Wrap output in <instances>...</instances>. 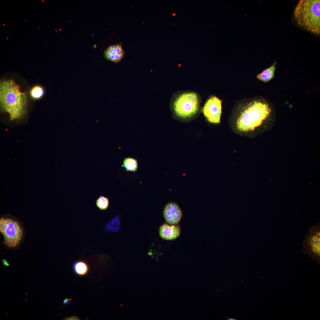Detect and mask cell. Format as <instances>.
<instances>
[{"label":"cell","mask_w":320,"mask_h":320,"mask_svg":"<svg viewBox=\"0 0 320 320\" xmlns=\"http://www.w3.org/2000/svg\"><path fill=\"white\" fill-rule=\"evenodd\" d=\"M203 114L210 122L219 124L220 122L222 113V102L216 96L208 99L203 108Z\"/></svg>","instance_id":"52a82bcc"},{"label":"cell","mask_w":320,"mask_h":320,"mask_svg":"<svg viewBox=\"0 0 320 320\" xmlns=\"http://www.w3.org/2000/svg\"><path fill=\"white\" fill-rule=\"evenodd\" d=\"M276 69V63H273L272 66L257 75V78L263 82H267L273 78Z\"/></svg>","instance_id":"7c38bea8"},{"label":"cell","mask_w":320,"mask_h":320,"mask_svg":"<svg viewBox=\"0 0 320 320\" xmlns=\"http://www.w3.org/2000/svg\"><path fill=\"white\" fill-rule=\"evenodd\" d=\"M2 261L3 263V265H5L7 267L9 266V263L7 261V260L5 259H4L2 260Z\"/></svg>","instance_id":"d6986e66"},{"label":"cell","mask_w":320,"mask_h":320,"mask_svg":"<svg viewBox=\"0 0 320 320\" xmlns=\"http://www.w3.org/2000/svg\"><path fill=\"white\" fill-rule=\"evenodd\" d=\"M0 102L1 109L8 113L10 120L21 118L25 114L27 96L12 79L2 81L0 83Z\"/></svg>","instance_id":"7a4b0ae2"},{"label":"cell","mask_w":320,"mask_h":320,"mask_svg":"<svg viewBox=\"0 0 320 320\" xmlns=\"http://www.w3.org/2000/svg\"><path fill=\"white\" fill-rule=\"evenodd\" d=\"M180 233V228L178 225H169L164 224L159 228L160 236L167 240H172L178 238Z\"/></svg>","instance_id":"9c48e42d"},{"label":"cell","mask_w":320,"mask_h":320,"mask_svg":"<svg viewBox=\"0 0 320 320\" xmlns=\"http://www.w3.org/2000/svg\"><path fill=\"white\" fill-rule=\"evenodd\" d=\"M119 218L118 216H117L106 225L103 230L104 231L108 232L117 231L119 229Z\"/></svg>","instance_id":"5bb4252c"},{"label":"cell","mask_w":320,"mask_h":320,"mask_svg":"<svg viewBox=\"0 0 320 320\" xmlns=\"http://www.w3.org/2000/svg\"><path fill=\"white\" fill-rule=\"evenodd\" d=\"M273 113L271 105L264 99H247L236 104L228 118V124L235 133L252 138L272 127Z\"/></svg>","instance_id":"6da1fadb"},{"label":"cell","mask_w":320,"mask_h":320,"mask_svg":"<svg viewBox=\"0 0 320 320\" xmlns=\"http://www.w3.org/2000/svg\"><path fill=\"white\" fill-rule=\"evenodd\" d=\"M96 205L100 210H106L109 206V199L107 197L100 196L96 200Z\"/></svg>","instance_id":"2e32d148"},{"label":"cell","mask_w":320,"mask_h":320,"mask_svg":"<svg viewBox=\"0 0 320 320\" xmlns=\"http://www.w3.org/2000/svg\"><path fill=\"white\" fill-rule=\"evenodd\" d=\"M5 25V24H3V25H4H4Z\"/></svg>","instance_id":"44dd1931"},{"label":"cell","mask_w":320,"mask_h":320,"mask_svg":"<svg viewBox=\"0 0 320 320\" xmlns=\"http://www.w3.org/2000/svg\"><path fill=\"white\" fill-rule=\"evenodd\" d=\"M72 300L71 298H66L64 299L63 301V303L64 305H67Z\"/></svg>","instance_id":"ac0fdd59"},{"label":"cell","mask_w":320,"mask_h":320,"mask_svg":"<svg viewBox=\"0 0 320 320\" xmlns=\"http://www.w3.org/2000/svg\"><path fill=\"white\" fill-rule=\"evenodd\" d=\"M121 167H124L126 171L135 172L137 170L138 168L137 161L132 158H126L124 159Z\"/></svg>","instance_id":"4fadbf2b"},{"label":"cell","mask_w":320,"mask_h":320,"mask_svg":"<svg viewBox=\"0 0 320 320\" xmlns=\"http://www.w3.org/2000/svg\"><path fill=\"white\" fill-rule=\"evenodd\" d=\"M7 39H8V38L7 37Z\"/></svg>","instance_id":"7402d4cb"},{"label":"cell","mask_w":320,"mask_h":320,"mask_svg":"<svg viewBox=\"0 0 320 320\" xmlns=\"http://www.w3.org/2000/svg\"><path fill=\"white\" fill-rule=\"evenodd\" d=\"M80 319L77 316H74L70 317H67L65 320H80Z\"/></svg>","instance_id":"e0dca14e"},{"label":"cell","mask_w":320,"mask_h":320,"mask_svg":"<svg viewBox=\"0 0 320 320\" xmlns=\"http://www.w3.org/2000/svg\"><path fill=\"white\" fill-rule=\"evenodd\" d=\"M73 270L75 274L80 276H83L87 274L89 270L87 263L83 260L75 262L72 265Z\"/></svg>","instance_id":"8fae6325"},{"label":"cell","mask_w":320,"mask_h":320,"mask_svg":"<svg viewBox=\"0 0 320 320\" xmlns=\"http://www.w3.org/2000/svg\"><path fill=\"white\" fill-rule=\"evenodd\" d=\"M200 103V99L196 93L192 92H184L176 96L173 103V111L180 118H190L198 112Z\"/></svg>","instance_id":"277c9868"},{"label":"cell","mask_w":320,"mask_h":320,"mask_svg":"<svg viewBox=\"0 0 320 320\" xmlns=\"http://www.w3.org/2000/svg\"><path fill=\"white\" fill-rule=\"evenodd\" d=\"M163 214L166 221L171 225L178 223L182 216V212L179 206L173 202H169L166 205Z\"/></svg>","instance_id":"ba28073f"},{"label":"cell","mask_w":320,"mask_h":320,"mask_svg":"<svg viewBox=\"0 0 320 320\" xmlns=\"http://www.w3.org/2000/svg\"><path fill=\"white\" fill-rule=\"evenodd\" d=\"M294 16L297 24L312 33H320V1L301 0Z\"/></svg>","instance_id":"3957f363"},{"label":"cell","mask_w":320,"mask_h":320,"mask_svg":"<svg viewBox=\"0 0 320 320\" xmlns=\"http://www.w3.org/2000/svg\"><path fill=\"white\" fill-rule=\"evenodd\" d=\"M0 231L3 236L5 244L9 247L17 246L23 235V229L19 223L9 218L0 219Z\"/></svg>","instance_id":"5b68a950"},{"label":"cell","mask_w":320,"mask_h":320,"mask_svg":"<svg viewBox=\"0 0 320 320\" xmlns=\"http://www.w3.org/2000/svg\"><path fill=\"white\" fill-rule=\"evenodd\" d=\"M30 95L32 98L35 99L40 98L44 94L43 88L39 86L36 85L33 87L30 91Z\"/></svg>","instance_id":"9a60e30c"},{"label":"cell","mask_w":320,"mask_h":320,"mask_svg":"<svg viewBox=\"0 0 320 320\" xmlns=\"http://www.w3.org/2000/svg\"><path fill=\"white\" fill-rule=\"evenodd\" d=\"M172 15H173V16H176V14H175V13H173L172 14Z\"/></svg>","instance_id":"ffe728a7"},{"label":"cell","mask_w":320,"mask_h":320,"mask_svg":"<svg viewBox=\"0 0 320 320\" xmlns=\"http://www.w3.org/2000/svg\"><path fill=\"white\" fill-rule=\"evenodd\" d=\"M303 251L316 257L320 254V224L311 227L303 244Z\"/></svg>","instance_id":"8992f818"},{"label":"cell","mask_w":320,"mask_h":320,"mask_svg":"<svg viewBox=\"0 0 320 320\" xmlns=\"http://www.w3.org/2000/svg\"><path fill=\"white\" fill-rule=\"evenodd\" d=\"M124 55L123 50L119 44L111 46L105 52V56L108 60L115 62L119 61Z\"/></svg>","instance_id":"30bf717a"}]
</instances>
